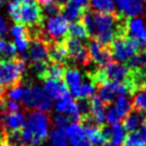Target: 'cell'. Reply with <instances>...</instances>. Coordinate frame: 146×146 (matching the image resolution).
I'll list each match as a JSON object with an SVG mask.
<instances>
[{
  "instance_id": "5",
  "label": "cell",
  "mask_w": 146,
  "mask_h": 146,
  "mask_svg": "<svg viewBox=\"0 0 146 146\" xmlns=\"http://www.w3.org/2000/svg\"><path fill=\"white\" fill-rule=\"evenodd\" d=\"M23 103L28 109L47 112L53 106V100L45 92L44 88L39 85L25 87Z\"/></svg>"
},
{
  "instance_id": "31",
  "label": "cell",
  "mask_w": 146,
  "mask_h": 146,
  "mask_svg": "<svg viewBox=\"0 0 146 146\" xmlns=\"http://www.w3.org/2000/svg\"><path fill=\"white\" fill-rule=\"evenodd\" d=\"M128 62V67L132 72H139L146 66V50L137 53Z\"/></svg>"
},
{
  "instance_id": "23",
  "label": "cell",
  "mask_w": 146,
  "mask_h": 146,
  "mask_svg": "<svg viewBox=\"0 0 146 146\" xmlns=\"http://www.w3.org/2000/svg\"><path fill=\"white\" fill-rule=\"evenodd\" d=\"M97 90L96 84L92 81L83 82L80 86L75 87L73 89H70V94L73 98L78 100H87L89 98H92L95 96Z\"/></svg>"
},
{
  "instance_id": "26",
  "label": "cell",
  "mask_w": 146,
  "mask_h": 146,
  "mask_svg": "<svg viewBox=\"0 0 146 146\" xmlns=\"http://www.w3.org/2000/svg\"><path fill=\"white\" fill-rule=\"evenodd\" d=\"M17 56V50L13 43H10L0 36V60H13Z\"/></svg>"
},
{
  "instance_id": "41",
  "label": "cell",
  "mask_w": 146,
  "mask_h": 146,
  "mask_svg": "<svg viewBox=\"0 0 146 146\" xmlns=\"http://www.w3.org/2000/svg\"><path fill=\"white\" fill-rule=\"evenodd\" d=\"M137 74H139V78H140L142 83L146 82V66L142 69V70H140V71L137 72Z\"/></svg>"
},
{
  "instance_id": "49",
  "label": "cell",
  "mask_w": 146,
  "mask_h": 146,
  "mask_svg": "<svg viewBox=\"0 0 146 146\" xmlns=\"http://www.w3.org/2000/svg\"><path fill=\"white\" fill-rule=\"evenodd\" d=\"M140 1H143V0H140Z\"/></svg>"
},
{
  "instance_id": "44",
  "label": "cell",
  "mask_w": 146,
  "mask_h": 146,
  "mask_svg": "<svg viewBox=\"0 0 146 146\" xmlns=\"http://www.w3.org/2000/svg\"><path fill=\"white\" fill-rule=\"evenodd\" d=\"M55 1H56L58 5H66V3H68L69 1H71V0H55Z\"/></svg>"
},
{
  "instance_id": "25",
  "label": "cell",
  "mask_w": 146,
  "mask_h": 146,
  "mask_svg": "<svg viewBox=\"0 0 146 146\" xmlns=\"http://www.w3.org/2000/svg\"><path fill=\"white\" fill-rule=\"evenodd\" d=\"M89 5L98 13L114 14L116 11L114 0H89Z\"/></svg>"
},
{
  "instance_id": "15",
  "label": "cell",
  "mask_w": 146,
  "mask_h": 146,
  "mask_svg": "<svg viewBox=\"0 0 146 146\" xmlns=\"http://www.w3.org/2000/svg\"><path fill=\"white\" fill-rule=\"evenodd\" d=\"M101 130L106 141L104 146H121L127 137L126 129L120 123H114L110 127L101 128Z\"/></svg>"
},
{
  "instance_id": "10",
  "label": "cell",
  "mask_w": 146,
  "mask_h": 146,
  "mask_svg": "<svg viewBox=\"0 0 146 146\" xmlns=\"http://www.w3.org/2000/svg\"><path fill=\"white\" fill-rule=\"evenodd\" d=\"M64 44L68 50L69 58L73 60L75 64H78V66H86L89 62L90 58H89L88 50L81 40L69 38L64 40Z\"/></svg>"
},
{
  "instance_id": "32",
  "label": "cell",
  "mask_w": 146,
  "mask_h": 146,
  "mask_svg": "<svg viewBox=\"0 0 146 146\" xmlns=\"http://www.w3.org/2000/svg\"><path fill=\"white\" fill-rule=\"evenodd\" d=\"M132 105L134 106V109L140 112H146V85L137 89L135 95L133 97Z\"/></svg>"
},
{
  "instance_id": "18",
  "label": "cell",
  "mask_w": 146,
  "mask_h": 146,
  "mask_svg": "<svg viewBox=\"0 0 146 146\" xmlns=\"http://www.w3.org/2000/svg\"><path fill=\"white\" fill-rule=\"evenodd\" d=\"M11 35L13 36L14 45L16 47L17 52L19 53L27 52L29 48V44H30V39H29V32L26 29V27L21 24H15L11 28Z\"/></svg>"
},
{
  "instance_id": "19",
  "label": "cell",
  "mask_w": 146,
  "mask_h": 146,
  "mask_svg": "<svg viewBox=\"0 0 146 146\" xmlns=\"http://www.w3.org/2000/svg\"><path fill=\"white\" fill-rule=\"evenodd\" d=\"M43 88L45 92L48 95L50 99L53 100H59L64 97L70 95L69 88L67 85L61 81H56V80H50V78H45Z\"/></svg>"
},
{
  "instance_id": "42",
  "label": "cell",
  "mask_w": 146,
  "mask_h": 146,
  "mask_svg": "<svg viewBox=\"0 0 146 146\" xmlns=\"http://www.w3.org/2000/svg\"><path fill=\"white\" fill-rule=\"evenodd\" d=\"M140 133H141L142 137H143V140H144V142H145L146 144V117H145V120H144V123H143V126L141 128Z\"/></svg>"
},
{
  "instance_id": "3",
  "label": "cell",
  "mask_w": 146,
  "mask_h": 146,
  "mask_svg": "<svg viewBox=\"0 0 146 146\" xmlns=\"http://www.w3.org/2000/svg\"><path fill=\"white\" fill-rule=\"evenodd\" d=\"M50 117L46 112L33 111L29 113L25 127L31 133L32 146H40L45 141L50 133Z\"/></svg>"
},
{
  "instance_id": "11",
  "label": "cell",
  "mask_w": 146,
  "mask_h": 146,
  "mask_svg": "<svg viewBox=\"0 0 146 146\" xmlns=\"http://www.w3.org/2000/svg\"><path fill=\"white\" fill-rule=\"evenodd\" d=\"M102 72L104 74L108 81L111 82H127L132 78L133 72L129 69L128 66L117 62L111 61L104 66L102 69Z\"/></svg>"
},
{
  "instance_id": "39",
  "label": "cell",
  "mask_w": 146,
  "mask_h": 146,
  "mask_svg": "<svg viewBox=\"0 0 146 146\" xmlns=\"http://www.w3.org/2000/svg\"><path fill=\"white\" fill-rule=\"evenodd\" d=\"M70 2L74 5H76L78 8H80L83 11H85L87 9V7L89 5V0H71Z\"/></svg>"
},
{
  "instance_id": "21",
  "label": "cell",
  "mask_w": 146,
  "mask_h": 146,
  "mask_svg": "<svg viewBox=\"0 0 146 146\" xmlns=\"http://www.w3.org/2000/svg\"><path fill=\"white\" fill-rule=\"evenodd\" d=\"M146 115L143 112L140 111H131L129 114L126 116V118L123 119V128L126 129V131L129 132H135L139 129H141L144 120H145Z\"/></svg>"
},
{
  "instance_id": "38",
  "label": "cell",
  "mask_w": 146,
  "mask_h": 146,
  "mask_svg": "<svg viewBox=\"0 0 146 146\" xmlns=\"http://www.w3.org/2000/svg\"><path fill=\"white\" fill-rule=\"evenodd\" d=\"M70 117L66 114H57L53 117V123L56 128H66L70 123Z\"/></svg>"
},
{
  "instance_id": "35",
  "label": "cell",
  "mask_w": 146,
  "mask_h": 146,
  "mask_svg": "<svg viewBox=\"0 0 146 146\" xmlns=\"http://www.w3.org/2000/svg\"><path fill=\"white\" fill-rule=\"evenodd\" d=\"M72 101H73V99L70 95L64 97V98H61L59 100H57V102L55 103V111H56L58 114H66Z\"/></svg>"
},
{
  "instance_id": "9",
  "label": "cell",
  "mask_w": 146,
  "mask_h": 146,
  "mask_svg": "<svg viewBox=\"0 0 146 146\" xmlns=\"http://www.w3.org/2000/svg\"><path fill=\"white\" fill-rule=\"evenodd\" d=\"M132 110V101L127 96H120L116 98L114 104L110 105L105 115H106V121L111 125L120 123V120L126 118Z\"/></svg>"
},
{
  "instance_id": "20",
  "label": "cell",
  "mask_w": 146,
  "mask_h": 146,
  "mask_svg": "<svg viewBox=\"0 0 146 146\" xmlns=\"http://www.w3.org/2000/svg\"><path fill=\"white\" fill-rule=\"evenodd\" d=\"M105 104L98 96H94L89 101V115L91 121L95 125H104L106 121Z\"/></svg>"
},
{
  "instance_id": "36",
  "label": "cell",
  "mask_w": 146,
  "mask_h": 146,
  "mask_svg": "<svg viewBox=\"0 0 146 146\" xmlns=\"http://www.w3.org/2000/svg\"><path fill=\"white\" fill-rule=\"evenodd\" d=\"M24 91H25V87L21 86V85H14L9 89L8 91V97H9L10 100L13 101H22L24 97Z\"/></svg>"
},
{
  "instance_id": "46",
  "label": "cell",
  "mask_w": 146,
  "mask_h": 146,
  "mask_svg": "<svg viewBox=\"0 0 146 146\" xmlns=\"http://www.w3.org/2000/svg\"><path fill=\"white\" fill-rule=\"evenodd\" d=\"M141 46H142V48H143V50H146V40L143 42V43H141Z\"/></svg>"
},
{
  "instance_id": "8",
  "label": "cell",
  "mask_w": 146,
  "mask_h": 146,
  "mask_svg": "<svg viewBox=\"0 0 146 146\" xmlns=\"http://www.w3.org/2000/svg\"><path fill=\"white\" fill-rule=\"evenodd\" d=\"M69 22L62 14L50 16L44 23V32L52 40L60 42L68 35Z\"/></svg>"
},
{
  "instance_id": "33",
  "label": "cell",
  "mask_w": 146,
  "mask_h": 146,
  "mask_svg": "<svg viewBox=\"0 0 146 146\" xmlns=\"http://www.w3.org/2000/svg\"><path fill=\"white\" fill-rule=\"evenodd\" d=\"M64 68L62 64H53L50 66H47L46 71L44 73V78H50V80H56V81H61V78L64 75Z\"/></svg>"
},
{
  "instance_id": "43",
  "label": "cell",
  "mask_w": 146,
  "mask_h": 146,
  "mask_svg": "<svg viewBox=\"0 0 146 146\" xmlns=\"http://www.w3.org/2000/svg\"><path fill=\"white\" fill-rule=\"evenodd\" d=\"M3 96H5V88L2 85H0V102L3 100Z\"/></svg>"
},
{
  "instance_id": "37",
  "label": "cell",
  "mask_w": 146,
  "mask_h": 146,
  "mask_svg": "<svg viewBox=\"0 0 146 146\" xmlns=\"http://www.w3.org/2000/svg\"><path fill=\"white\" fill-rule=\"evenodd\" d=\"M0 108L2 112H8V113H13V112H18L21 106L18 104V102L13 100L5 101L2 100L0 102Z\"/></svg>"
},
{
  "instance_id": "7",
  "label": "cell",
  "mask_w": 146,
  "mask_h": 146,
  "mask_svg": "<svg viewBox=\"0 0 146 146\" xmlns=\"http://www.w3.org/2000/svg\"><path fill=\"white\" fill-rule=\"evenodd\" d=\"M112 57L117 62H128L137 53L139 42L129 36H118L111 44Z\"/></svg>"
},
{
  "instance_id": "47",
  "label": "cell",
  "mask_w": 146,
  "mask_h": 146,
  "mask_svg": "<svg viewBox=\"0 0 146 146\" xmlns=\"http://www.w3.org/2000/svg\"><path fill=\"white\" fill-rule=\"evenodd\" d=\"M5 1H7V0H0V5H3V3H5Z\"/></svg>"
},
{
  "instance_id": "28",
  "label": "cell",
  "mask_w": 146,
  "mask_h": 146,
  "mask_svg": "<svg viewBox=\"0 0 146 146\" xmlns=\"http://www.w3.org/2000/svg\"><path fill=\"white\" fill-rule=\"evenodd\" d=\"M50 146H68L69 141L64 128H55L48 133Z\"/></svg>"
},
{
  "instance_id": "17",
  "label": "cell",
  "mask_w": 146,
  "mask_h": 146,
  "mask_svg": "<svg viewBox=\"0 0 146 146\" xmlns=\"http://www.w3.org/2000/svg\"><path fill=\"white\" fill-rule=\"evenodd\" d=\"M125 30L127 31L129 38L135 40L137 42H140V44L146 40V26L142 18H130L126 23Z\"/></svg>"
},
{
  "instance_id": "30",
  "label": "cell",
  "mask_w": 146,
  "mask_h": 146,
  "mask_svg": "<svg viewBox=\"0 0 146 146\" xmlns=\"http://www.w3.org/2000/svg\"><path fill=\"white\" fill-rule=\"evenodd\" d=\"M61 10H62V15L66 17V19L68 22H71V23L72 22H78V19L82 18V15L85 12V11L81 10L71 2L64 5V8Z\"/></svg>"
},
{
  "instance_id": "16",
  "label": "cell",
  "mask_w": 146,
  "mask_h": 146,
  "mask_svg": "<svg viewBox=\"0 0 146 146\" xmlns=\"http://www.w3.org/2000/svg\"><path fill=\"white\" fill-rule=\"evenodd\" d=\"M114 2L116 9L127 17H137L145 11L144 3L140 0H114Z\"/></svg>"
},
{
  "instance_id": "14",
  "label": "cell",
  "mask_w": 146,
  "mask_h": 146,
  "mask_svg": "<svg viewBox=\"0 0 146 146\" xmlns=\"http://www.w3.org/2000/svg\"><path fill=\"white\" fill-rule=\"evenodd\" d=\"M68 141L71 146H91L86 135L85 129L78 121H72L64 128Z\"/></svg>"
},
{
  "instance_id": "1",
  "label": "cell",
  "mask_w": 146,
  "mask_h": 146,
  "mask_svg": "<svg viewBox=\"0 0 146 146\" xmlns=\"http://www.w3.org/2000/svg\"><path fill=\"white\" fill-rule=\"evenodd\" d=\"M82 23L87 28L89 36H92L101 45L109 46L119 35H123L125 25L120 24L118 16L114 14L98 13V12H84Z\"/></svg>"
},
{
  "instance_id": "48",
  "label": "cell",
  "mask_w": 146,
  "mask_h": 146,
  "mask_svg": "<svg viewBox=\"0 0 146 146\" xmlns=\"http://www.w3.org/2000/svg\"><path fill=\"white\" fill-rule=\"evenodd\" d=\"M18 2H25V1H30V0H16Z\"/></svg>"
},
{
  "instance_id": "27",
  "label": "cell",
  "mask_w": 146,
  "mask_h": 146,
  "mask_svg": "<svg viewBox=\"0 0 146 146\" xmlns=\"http://www.w3.org/2000/svg\"><path fill=\"white\" fill-rule=\"evenodd\" d=\"M68 35L70 38H74L81 41L89 38V32L82 22H72L69 24Z\"/></svg>"
},
{
  "instance_id": "2",
  "label": "cell",
  "mask_w": 146,
  "mask_h": 146,
  "mask_svg": "<svg viewBox=\"0 0 146 146\" xmlns=\"http://www.w3.org/2000/svg\"><path fill=\"white\" fill-rule=\"evenodd\" d=\"M7 12L12 21L24 26L35 27L42 22V10L36 0L25 2L11 1L8 5Z\"/></svg>"
},
{
  "instance_id": "40",
  "label": "cell",
  "mask_w": 146,
  "mask_h": 146,
  "mask_svg": "<svg viewBox=\"0 0 146 146\" xmlns=\"http://www.w3.org/2000/svg\"><path fill=\"white\" fill-rule=\"evenodd\" d=\"M8 30H9V28H8L7 21H5L2 15H0V36L5 35L8 32Z\"/></svg>"
},
{
  "instance_id": "12",
  "label": "cell",
  "mask_w": 146,
  "mask_h": 146,
  "mask_svg": "<svg viewBox=\"0 0 146 146\" xmlns=\"http://www.w3.org/2000/svg\"><path fill=\"white\" fill-rule=\"evenodd\" d=\"M26 116L22 112H0V128L7 133L21 131L26 125Z\"/></svg>"
},
{
  "instance_id": "45",
  "label": "cell",
  "mask_w": 146,
  "mask_h": 146,
  "mask_svg": "<svg viewBox=\"0 0 146 146\" xmlns=\"http://www.w3.org/2000/svg\"><path fill=\"white\" fill-rule=\"evenodd\" d=\"M0 146H7L5 143V137H0Z\"/></svg>"
},
{
  "instance_id": "24",
  "label": "cell",
  "mask_w": 146,
  "mask_h": 146,
  "mask_svg": "<svg viewBox=\"0 0 146 146\" xmlns=\"http://www.w3.org/2000/svg\"><path fill=\"white\" fill-rule=\"evenodd\" d=\"M69 59L68 50L64 43L56 42L54 45H50V60L54 64H64Z\"/></svg>"
},
{
  "instance_id": "29",
  "label": "cell",
  "mask_w": 146,
  "mask_h": 146,
  "mask_svg": "<svg viewBox=\"0 0 146 146\" xmlns=\"http://www.w3.org/2000/svg\"><path fill=\"white\" fill-rule=\"evenodd\" d=\"M64 82L68 88L73 89L75 87L80 86L83 83V76L82 73L80 72L78 70L73 68H69L64 71Z\"/></svg>"
},
{
  "instance_id": "4",
  "label": "cell",
  "mask_w": 146,
  "mask_h": 146,
  "mask_svg": "<svg viewBox=\"0 0 146 146\" xmlns=\"http://www.w3.org/2000/svg\"><path fill=\"white\" fill-rule=\"evenodd\" d=\"M27 58L32 64L35 72L39 75L44 76L47 68V62L50 60V45L43 40H33L29 44Z\"/></svg>"
},
{
  "instance_id": "13",
  "label": "cell",
  "mask_w": 146,
  "mask_h": 146,
  "mask_svg": "<svg viewBox=\"0 0 146 146\" xmlns=\"http://www.w3.org/2000/svg\"><path fill=\"white\" fill-rule=\"evenodd\" d=\"M87 50H88L89 58L96 64H98L99 67L106 66L109 62H111V60L113 58L110 47L101 45L100 43L97 42L96 40H91L88 43Z\"/></svg>"
},
{
  "instance_id": "34",
  "label": "cell",
  "mask_w": 146,
  "mask_h": 146,
  "mask_svg": "<svg viewBox=\"0 0 146 146\" xmlns=\"http://www.w3.org/2000/svg\"><path fill=\"white\" fill-rule=\"evenodd\" d=\"M125 146H146L145 142L142 137L140 131H135V132H130L128 134L125 142H123Z\"/></svg>"
},
{
  "instance_id": "6",
  "label": "cell",
  "mask_w": 146,
  "mask_h": 146,
  "mask_svg": "<svg viewBox=\"0 0 146 146\" xmlns=\"http://www.w3.org/2000/svg\"><path fill=\"white\" fill-rule=\"evenodd\" d=\"M26 70L24 59L0 60V85L12 87L16 85Z\"/></svg>"
},
{
  "instance_id": "22",
  "label": "cell",
  "mask_w": 146,
  "mask_h": 146,
  "mask_svg": "<svg viewBox=\"0 0 146 146\" xmlns=\"http://www.w3.org/2000/svg\"><path fill=\"white\" fill-rule=\"evenodd\" d=\"M84 123H85L84 129H85L86 135L90 142L91 146H104L106 141L102 134L101 128H99L89 120H85Z\"/></svg>"
}]
</instances>
